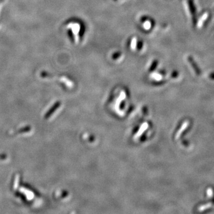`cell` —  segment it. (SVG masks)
Instances as JSON below:
<instances>
[{"label":"cell","instance_id":"cell-1","mask_svg":"<svg viewBox=\"0 0 214 214\" xmlns=\"http://www.w3.org/2000/svg\"><path fill=\"white\" fill-rule=\"evenodd\" d=\"M189 6L190 8V12L192 13L193 15H194V14L196 13V8L192 0H189Z\"/></svg>","mask_w":214,"mask_h":214},{"label":"cell","instance_id":"cell-2","mask_svg":"<svg viewBox=\"0 0 214 214\" xmlns=\"http://www.w3.org/2000/svg\"><path fill=\"white\" fill-rule=\"evenodd\" d=\"M189 60L190 63L191 64H192L193 67L194 68H195V70H196V71H197V72H199V68L197 67V64H196V63L193 61L192 57H189Z\"/></svg>","mask_w":214,"mask_h":214}]
</instances>
